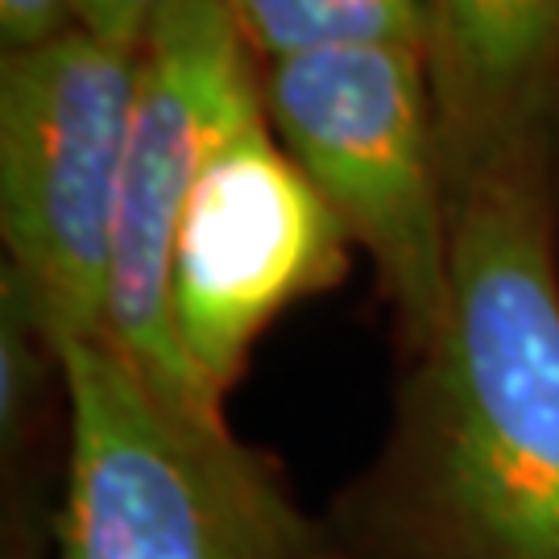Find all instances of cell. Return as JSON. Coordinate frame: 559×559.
Segmentation results:
<instances>
[{
    "label": "cell",
    "mask_w": 559,
    "mask_h": 559,
    "mask_svg": "<svg viewBox=\"0 0 559 559\" xmlns=\"http://www.w3.org/2000/svg\"><path fill=\"white\" fill-rule=\"evenodd\" d=\"M423 473L448 559H559L551 166L448 187V307L423 353Z\"/></svg>",
    "instance_id": "1"
},
{
    "label": "cell",
    "mask_w": 559,
    "mask_h": 559,
    "mask_svg": "<svg viewBox=\"0 0 559 559\" xmlns=\"http://www.w3.org/2000/svg\"><path fill=\"white\" fill-rule=\"evenodd\" d=\"M62 559H299V522L224 427L175 415L104 336L55 344Z\"/></svg>",
    "instance_id": "2"
},
{
    "label": "cell",
    "mask_w": 559,
    "mask_h": 559,
    "mask_svg": "<svg viewBox=\"0 0 559 559\" xmlns=\"http://www.w3.org/2000/svg\"><path fill=\"white\" fill-rule=\"evenodd\" d=\"M261 100L423 357L448 307V182L427 55L369 46L261 62Z\"/></svg>",
    "instance_id": "3"
},
{
    "label": "cell",
    "mask_w": 559,
    "mask_h": 559,
    "mask_svg": "<svg viewBox=\"0 0 559 559\" xmlns=\"http://www.w3.org/2000/svg\"><path fill=\"white\" fill-rule=\"evenodd\" d=\"M138 55L83 25L34 50L0 55L4 274L29 299L50 344L104 336Z\"/></svg>",
    "instance_id": "4"
},
{
    "label": "cell",
    "mask_w": 559,
    "mask_h": 559,
    "mask_svg": "<svg viewBox=\"0 0 559 559\" xmlns=\"http://www.w3.org/2000/svg\"><path fill=\"white\" fill-rule=\"evenodd\" d=\"M265 117L261 59L224 0L162 13L138 55V96L120 170L104 340L175 415L224 427L170 323V249L187 195L224 138Z\"/></svg>",
    "instance_id": "5"
},
{
    "label": "cell",
    "mask_w": 559,
    "mask_h": 559,
    "mask_svg": "<svg viewBox=\"0 0 559 559\" xmlns=\"http://www.w3.org/2000/svg\"><path fill=\"white\" fill-rule=\"evenodd\" d=\"M348 233L258 117L224 138L187 195L170 249V323L221 406L249 348L290 302L336 286Z\"/></svg>",
    "instance_id": "6"
},
{
    "label": "cell",
    "mask_w": 559,
    "mask_h": 559,
    "mask_svg": "<svg viewBox=\"0 0 559 559\" xmlns=\"http://www.w3.org/2000/svg\"><path fill=\"white\" fill-rule=\"evenodd\" d=\"M427 75L448 187L556 162L559 0H431Z\"/></svg>",
    "instance_id": "7"
},
{
    "label": "cell",
    "mask_w": 559,
    "mask_h": 559,
    "mask_svg": "<svg viewBox=\"0 0 559 559\" xmlns=\"http://www.w3.org/2000/svg\"><path fill=\"white\" fill-rule=\"evenodd\" d=\"M261 62L402 46L427 55L431 0H224Z\"/></svg>",
    "instance_id": "8"
},
{
    "label": "cell",
    "mask_w": 559,
    "mask_h": 559,
    "mask_svg": "<svg viewBox=\"0 0 559 559\" xmlns=\"http://www.w3.org/2000/svg\"><path fill=\"white\" fill-rule=\"evenodd\" d=\"M182 0H75V21L87 34L141 50V41L150 38V29L158 25L162 13H170Z\"/></svg>",
    "instance_id": "9"
},
{
    "label": "cell",
    "mask_w": 559,
    "mask_h": 559,
    "mask_svg": "<svg viewBox=\"0 0 559 559\" xmlns=\"http://www.w3.org/2000/svg\"><path fill=\"white\" fill-rule=\"evenodd\" d=\"M75 0H0V46L4 55L34 50L75 29Z\"/></svg>",
    "instance_id": "10"
}]
</instances>
